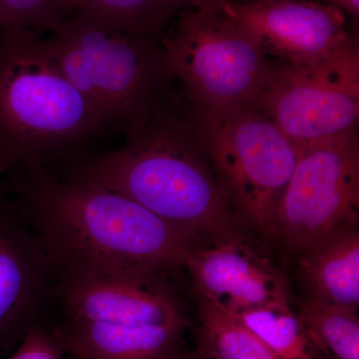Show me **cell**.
Listing matches in <instances>:
<instances>
[{
    "label": "cell",
    "mask_w": 359,
    "mask_h": 359,
    "mask_svg": "<svg viewBox=\"0 0 359 359\" xmlns=\"http://www.w3.org/2000/svg\"><path fill=\"white\" fill-rule=\"evenodd\" d=\"M166 269H78L54 273L62 321L123 327L188 325Z\"/></svg>",
    "instance_id": "9c48e42d"
},
{
    "label": "cell",
    "mask_w": 359,
    "mask_h": 359,
    "mask_svg": "<svg viewBox=\"0 0 359 359\" xmlns=\"http://www.w3.org/2000/svg\"><path fill=\"white\" fill-rule=\"evenodd\" d=\"M200 335L205 358L280 359L259 337L230 314L198 297Z\"/></svg>",
    "instance_id": "ac0fdd59"
},
{
    "label": "cell",
    "mask_w": 359,
    "mask_h": 359,
    "mask_svg": "<svg viewBox=\"0 0 359 359\" xmlns=\"http://www.w3.org/2000/svg\"><path fill=\"white\" fill-rule=\"evenodd\" d=\"M73 14L136 36L161 34L180 6L173 0H66Z\"/></svg>",
    "instance_id": "9a60e30c"
},
{
    "label": "cell",
    "mask_w": 359,
    "mask_h": 359,
    "mask_svg": "<svg viewBox=\"0 0 359 359\" xmlns=\"http://www.w3.org/2000/svg\"><path fill=\"white\" fill-rule=\"evenodd\" d=\"M101 136L42 35L0 30V177L18 167L60 166Z\"/></svg>",
    "instance_id": "3957f363"
},
{
    "label": "cell",
    "mask_w": 359,
    "mask_h": 359,
    "mask_svg": "<svg viewBox=\"0 0 359 359\" xmlns=\"http://www.w3.org/2000/svg\"><path fill=\"white\" fill-rule=\"evenodd\" d=\"M252 104L299 148L356 129L358 45L351 39L320 60L271 69Z\"/></svg>",
    "instance_id": "52a82bcc"
},
{
    "label": "cell",
    "mask_w": 359,
    "mask_h": 359,
    "mask_svg": "<svg viewBox=\"0 0 359 359\" xmlns=\"http://www.w3.org/2000/svg\"><path fill=\"white\" fill-rule=\"evenodd\" d=\"M4 188H2V185H1V183H0V204H1V203H4Z\"/></svg>",
    "instance_id": "603a6c76"
},
{
    "label": "cell",
    "mask_w": 359,
    "mask_h": 359,
    "mask_svg": "<svg viewBox=\"0 0 359 359\" xmlns=\"http://www.w3.org/2000/svg\"><path fill=\"white\" fill-rule=\"evenodd\" d=\"M359 219V150L356 129L299 148L294 173L278 211V238L290 252L355 230Z\"/></svg>",
    "instance_id": "ba28073f"
},
{
    "label": "cell",
    "mask_w": 359,
    "mask_h": 359,
    "mask_svg": "<svg viewBox=\"0 0 359 359\" xmlns=\"http://www.w3.org/2000/svg\"><path fill=\"white\" fill-rule=\"evenodd\" d=\"M44 39L103 136L126 138L162 107L161 88L173 75L153 39L71 14Z\"/></svg>",
    "instance_id": "277c9868"
},
{
    "label": "cell",
    "mask_w": 359,
    "mask_h": 359,
    "mask_svg": "<svg viewBox=\"0 0 359 359\" xmlns=\"http://www.w3.org/2000/svg\"><path fill=\"white\" fill-rule=\"evenodd\" d=\"M52 170L125 196L209 245L248 240L222 193L199 128L164 106L120 147Z\"/></svg>",
    "instance_id": "7a4b0ae2"
},
{
    "label": "cell",
    "mask_w": 359,
    "mask_h": 359,
    "mask_svg": "<svg viewBox=\"0 0 359 359\" xmlns=\"http://www.w3.org/2000/svg\"><path fill=\"white\" fill-rule=\"evenodd\" d=\"M203 114L199 131L226 202L243 224L280 242L278 205L299 148L252 104Z\"/></svg>",
    "instance_id": "5b68a950"
},
{
    "label": "cell",
    "mask_w": 359,
    "mask_h": 359,
    "mask_svg": "<svg viewBox=\"0 0 359 359\" xmlns=\"http://www.w3.org/2000/svg\"><path fill=\"white\" fill-rule=\"evenodd\" d=\"M54 280L46 252L25 219L0 204V348L21 339L36 318Z\"/></svg>",
    "instance_id": "7c38bea8"
},
{
    "label": "cell",
    "mask_w": 359,
    "mask_h": 359,
    "mask_svg": "<svg viewBox=\"0 0 359 359\" xmlns=\"http://www.w3.org/2000/svg\"><path fill=\"white\" fill-rule=\"evenodd\" d=\"M290 302H278L233 316L280 359H320Z\"/></svg>",
    "instance_id": "2e32d148"
},
{
    "label": "cell",
    "mask_w": 359,
    "mask_h": 359,
    "mask_svg": "<svg viewBox=\"0 0 359 359\" xmlns=\"http://www.w3.org/2000/svg\"><path fill=\"white\" fill-rule=\"evenodd\" d=\"M224 13L261 46L287 65L325 57L351 39L344 11L311 0L230 1Z\"/></svg>",
    "instance_id": "30bf717a"
},
{
    "label": "cell",
    "mask_w": 359,
    "mask_h": 359,
    "mask_svg": "<svg viewBox=\"0 0 359 359\" xmlns=\"http://www.w3.org/2000/svg\"><path fill=\"white\" fill-rule=\"evenodd\" d=\"M161 37L170 72L203 113L252 104L271 71L261 46L222 11L182 9Z\"/></svg>",
    "instance_id": "8992f818"
},
{
    "label": "cell",
    "mask_w": 359,
    "mask_h": 359,
    "mask_svg": "<svg viewBox=\"0 0 359 359\" xmlns=\"http://www.w3.org/2000/svg\"><path fill=\"white\" fill-rule=\"evenodd\" d=\"M299 278L309 299L358 311V229L342 231L301 252Z\"/></svg>",
    "instance_id": "5bb4252c"
},
{
    "label": "cell",
    "mask_w": 359,
    "mask_h": 359,
    "mask_svg": "<svg viewBox=\"0 0 359 359\" xmlns=\"http://www.w3.org/2000/svg\"><path fill=\"white\" fill-rule=\"evenodd\" d=\"M358 311L308 297L295 313L318 348L337 359H359Z\"/></svg>",
    "instance_id": "e0dca14e"
},
{
    "label": "cell",
    "mask_w": 359,
    "mask_h": 359,
    "mask_svg": "<svg viewBox=\"0 0 359 359\" xmlns=\"http://www.w3.org/2000/svg\"><path fill=\"white\" fill-rule=\"evenodd\" d=\"M180 6H190L196 9H217L224 11L230 0H173Z\"/></svg>",
    "instance_id": "44dd1931"
},
{
    "label": "cell",
    "mask_w": 359,
    "mask_h": 359,
    "mask_svg": "<svg viewBox=\"0 0 359 359\" xmlns=\"http://www.w3.org/2000/svg\"><path fill=\"white\" fill-rule=\"evenodd\" d=\"M182 359H184V358H182ZM187 359H188V358H187ZM189 359H191V358H189ZM203 359H204V358H203ZM205 359H211V358H205Z\"/></svg>",
    "instance_id": "cb8c5ba5"
},
{
    "label": "cell",
    "mask_w": 359,
    "mask_h": 359,
    "mask_svg": "<svg viewBox=\"0 0 359 359\" xmlns=\"http://www.w3.org/2000/svg\"><path fill=\"white\" fill-rule=\"evenodd\" d=\"M65 347L54 330L33 323L26 328L20 344L8 359H65Z\"/></svg>",
    "instance_id": "ffe728a7"
},
{
    "label": "cell",
    "mask_w": 359,
    "mask_h": 359,
    "mask_svg": "<svg viewBox=\"0 0 359 359\" xmlns=\"http://www.w3.org/2000/svg\"><path fill=\"white\" fill-rule=\"evenodd\" d=\"M332 6L339 7L342 11H346L353 15H358L359 0H332Z\"/></svg>",
    "instance_id": "7402d4cb"
},
{
    "label": "cell",
    "mask_w": 359,
    "mask_h": 359,
    "mask_svg": "<svg viewBox=\"0 0 359 359\" xmlns=\"http://www.w3.org/2000/svg\"><path fill=\"white\" fill-rule=\"evenodd\" d=\"M18 210L29 224L53 273L78 269L184 268L210 245L120 194L48 168L9 171Z\"/></svg>",
    "instance_id": "6da1fadb"
},
{
    "label": "cell",
    "mask_w": 359,
    "mask_h": 359,
    "mask_svg": "<svg viewBox=\"0 0 359 359\" xmlns=\"http://www.w3.org/2000/svg\"><path fill=\"white\" fill-rule=\"evenodd\" d=\"M257 1H263V0H257ZM252 4H254V2H252Z\"/></svg>",
    "instance_id": "d4e9b609"
},
{
    "label": "cell",
    "mask_w": 359,
    "mask_h": 359,
    "mask_svg": "<svg viewBox=\"0 0 359 359\" xmlns=\"http://www.w3.org/2000/svg\"><path fill=\"white\" fill-rule=\"evenodd\" d=\"M72 13L66 0H0V30L52 32Z\"/></svg>",
    "instance_id": "d6986e66"
},
{
    "label": "cell",
    "mask_w": 359,
    "mask_h": 359,
    "mask_svg": "<svg viewBox=\"0 0 359 359\" xmlns=\"http://www.w3.org/2000/svg\"><path fill=\"white\" fill-rule=\"evenodd\" d=\"M184 268L192 278L198 297L231 316L290 302L287 276L249 240L198 248Z\"/></svg>",
    "instance_id": "8fae6325"
},
{
    "label": "cell",
    "mask_w": 359,
    "mask_h": 359,
    "mask_svg": "<svg viewBox=\"0 0 359 359\" xmlns=\"http://www.w3.org/2000/svg\"><path fill=\"white\" fill-rule=\"evenodd\" d=\"M187 325L123 327L62 321L53 330L72 359H182Z\"/></svg>",
    "instance_id": "4fadbf2b"
}]
</instances>
